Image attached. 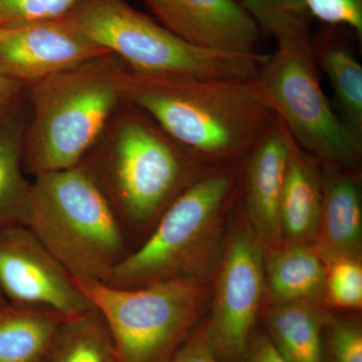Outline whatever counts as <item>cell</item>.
<instances>
[{"label": "cell", "mask_w": 362, "mask_h": 362, "mask_svg": "<svg viewBox=\"0 0 362 362\" xmlns=\"http://www.w3.org/2000/svg\"><path fill=\"white\" fill-rule=\"evenodd\" d=\"M78 166L101 190L128 239L141 242L176 197L211 168L125 99Z\"/></svg>", "instance_id": "obj_2"}, {"label": "cell", "mask_w": 362, "mask_h": 362, "mask_svg": "<svg viewBox=\"0 0 362 362\" xmlns=\"http://www.w3.org/2000/svg\"><path fill=\"white\" fill-rule=\"evenodd\" d=\"M125 64L111 52L25 88L30 117L23 138L26 175L76 168L124 100Z\"/></svg>", "instance_id": "obj_3"}, {"label": "cell", "mask_w": 362, "mask_h": 362, "mask_svg": "<svg viewBox=\"0 0 362 362\" xmlns=\"http://www.w3.org/2000/svg\"><path fill=\"white\" fill-rule=\"evenodd\" d=\"M158 23L188 44L211 51L258 52L259 30L235 0H143Z\"/></svg>", "instance_id": "obj_12"}, {"label": "cell", "mask_w": 362, "mask_h": 362, "mask_svg": "<svg viewBox=\"0 0 362 362\" xmlns=\"http://www.w3.org/2000/svg\"><path fill=\"white\" fill-rule=\"evenodd\" d=\"M81 1L82 0H0V28L62 18Z\"/></svg>", "instance_id": "obj_24"}, {"label": "cell", "mask_w": 362, "mask_h": 362, "mask_svg": "<svg viewBox=\"0 0 362 362\" xmlns=\"http://www.w3.org/2000/svg\"><path fill=\"white\" fill-rule=\"evenodd\" d=\"M329 317L321 303L272 304L265 313L267 337L287 362H324L322 338Z\"/></svg>", "instance_id": "obj_18"}, {"label": "cell", "mask_w": 362, "mask_h": 362, "mask_svg": "<svg viewBox=\"0 0 362 362\" xmlns=\"http://www.w3.org/2000/svg\"><path fill=\"white\" fill-rule=\"evenodd\" d=\"M4 300H6V299H4V298L2 297V295L0 294V301H4Z\"/></svg>", "instance_id": "obj_31"}, {"label": "cell", "mask_w": 362, "mask_h": 362, "mask_svg": "<svg viewBox=\"0 0 362 362\" xmlns=\"http://www.w3.org/2000/svg\"><path fill=\"white\" fill-rule=\"evenodd\" d=\"M108 362H117L116 359H115V357H114V354H113V356H111V358L109 359Z\"/></svg>", "instance_id": "obj_30"}, {"label": "cell", "mask_w": 362, "mask_h": 362, "mask_svg": "<svg viewBox=\"0 0 362 362\" xmlns=\"http://www.w3.org/2000/svg\"><path fill=\"white\" fill-rule=\"evenodd\" d=\"M291 145V135L276 118L239 165L246 216L266 252L283 244L280 206Z\"/></svg>", "instance_id": "obj_13"}, {"label": "cell", "mask_w": 362, "mask_h": 362, "mask_svg": "<svg viewBox=\"0 0 362 362\" xmlns=\"http://www.w3.org/2000/svg\"><path fill=\"white\" fill-rule=\"evenodd\" d=\"M258 25L261 32L275 40L310 33L304 0H235Z\"/></svg>", "instance_id": "obj_22"}, {"label": "cell", "mask_w": 362, "mask_h": 362, "mask_svg": "<svg viewBox=\"0 0 362 362\" xmlns=\"http://www.w3.org/2000/svg\"><path fill=\"white\" fill-rule=\"evenodd\" d=\"M169 362H220L207 340L204 325L192 331Z\"/></svg>", "instance_id": "obj_28"}, {"label": "cell", "mask_w": 362, "mask_h": 362, "mask_svg": "<svg viewBox=\"0 0 362 362\" xmlns=\"http://www.w3.org/2000/svg\"><path fill=\"white\" fill-rule=\"evenodd\" d=\"M25 88L0 74V130L25 106Z\"/></svg>", "instance_id": "obj_27"}, {"label": "cell", "mask_w": 362, "mask_h": 362, "mask_svg": "<svg viewBox=\"0 0 362 362\" xmlns=\"http://www.w3.org/2000/svg\"><path fill=\"white\" fill-rule=\"evenodd\" d=\"M325 328L332 362H362V330L358 323L330 315Z\"/></svg>", "instance_id": "obj_26"}, {"label": "cell", "mask_w": 362, "mask_h": 362, "mask_svg": "<svg viewBox=\"0 0 362 362\" xmlns=\"http://www.w3.org/2000/svg\"><path fill=\"white\" fill-rule=\"evenodd\" d=\"M269 303H322L326 268L314 245L286 244L265 254Z\"/></svg>", "instance_id": "obj_16"}, {"label": "cell", "mask_w": 362, "mask_h": 362, "mask_svg": "<svg viewBox=\"0 0 362 362\" xmlns=\"http://www.w3.org/2000/svg\"><path fill=\"white\" fill-rule=\"evenodd\" d=\"M309 16L326 26L344 28L362 40V0H304Z\"/></svg>", "instance_id": "obj_25"}, {"label": "cell", "mask_w": 362, "mask_h": 362, "mask_svg": "<svg viewBox=\"0 0 362 362\" xmlns=\"http://www.w3.org/2000/svg\"><path fill=\"white\" fill-rule=\"evenodd\" d=\"M322 207L321 162L293 140L280 206L281 235L286 244L313 245Z\"/></svg>", "instance_id": "obj_15"}, {"label": "cell", "mask_w": 362, "mask_h": 362, "mask_svg": "<svg viewBox=\"0 0 362 362\" xmlns=\"http://www.w3.org/2000/svg\"><path fill=\"white\" fill-rule=\"evenodd\" d=\"M240 192L239 165L207 168L104 283L138 288L175 279L206 280L223 250L226 214Z\"/></svg>", "instance_id": "obj_4"}, {"label": "cell", "mask_w": 362, "mask_h": 362, "mask_svg": "<svg viewBox=\"0 0 362 362\" xmlns=\"http://www.w3.org/2000/svg\"><path fill=\"white\" fill-rule=\"evenodd\" d=\"M322 259L326 268L323 301L339 309L357 310L361 308V257L333 256Z\"/></svg>", "instance_id": "obj_23"}, {"label": "cell", "mask_w": 362, "mask_h": 362, "mask_svg": "<svg viewBox=\"0 0 362 362\" xmlns=\"http://www.w3.org/2000/svg\"><path fill=\"white\" fill-rule=\"evenodd\" d=\"M223 247L209 321L204 326L214 354L226 361L247 358L265 297V249L249 220L242 218Z\"/></svg>", "instance_id": "obj_9"}, {"label": "cell", "mask_w": 362, "mask_h": 362, "mask_svg": "<svg viewBox=\"0 0 362 362\" xmlns=\"http://www.w3.org/2000/svg\"><path fill=\"white\" fill-rule=\"evenodd\" d=\"M68 316L0 301V362H42Z\"/></svg>", "instance_id": "obj_19"}, {"label": "cell", "mask_w": 362, "mask_h": 362, "mask_svg": "<svg viewBox=\"0 0 362 362\" xmlns=\"http://www.w3.org/2000/svg\"><path fill=\"white\" fill-rule=\"evenodd\" d=\"M107 52L65 16L0 28V74L25 88Z\"/></svg>", "instance_id": "obj_11"}, {"label": "cell", "mask_w": 362, "mask_h": 362, "mask_svg": "<svg viewBox=\"0 0 362 362\" xmlns=\"http://www.w3.org/2000/svg\"><path fill=\"white\" fill-rule=\"evenodd\" d=\"M0 294L9 303L68 317L93 309L70 274L25 226L0 230Z\"/></svg>", "instance_id": "obj_10"}, {"label": "cell", "mask_w": 362, "mask_h": 362, "mask_svg": "<svg viewBox=\"0 0 362 362\" xmlns=\"http://www.w3.org/2000/svg\"><path fill=\"white\" fill-rule=\"evenodd\" d=\"M123 98L209 166L240 165L275 122L256 78L145 73L125 66Z\"/></svg>", "instance_id": "obj_1"}, {"label": "cell", "mask_w": 362, "mask_h": 362, "mask_svg": "<svg viewBox=\"0 0 362 362\" xmlns=\"http://www.w3.org/2000/svg\"><path fill=\"white\" fill-rule=\"evenodd\" d=\"M25 106L0 130V230L25 226L32 182L23 166Z\"/></svg>", "instance_id": "obj_20"}, {"label": "cell", "mask_w": 362, "mask_h": 362, "mask_svg": "<svg viewBox=\"0 0 362 362\" xmlns=\"http://www.w3.org/2000/svg\"><path fill=\"white\" fill-rule=\"evenodd\" d=\"M25 226L76 279L105 282L132 251L110 204L78 165L35 176Z\"/></svg>", "instance_id": "obj_5"}, {"label": "cell", "mask_w": 362, "mask_h": 362, "mask_svg": "<svg viewBox=\"0 0 362 362\" xmlns=\"http://www.w3.org/2000/svg\"><path fill=\"white\" fill-rule=\"evenodd\" d=\"M322 207L314 247L321 258L361 257L362 194L357 169L321 163Z\"/></svg>", "instance_id": "obj_14"}, {"label": "cell", "mask_w": 362, "mask_h": 362, "mask_svg": "<svg viewBox=\"0 0 362 362\" xmlns=\"http://www.w3.org/2000/svg\"><path fill=\"white\" fill-rule=\"evenodd\" d=\"M93 44L132 70L199 78H255L269 54H233L188 44L127 0H82L65 16Z\"/></svg>", "instance_id": "obj_6"}, {"label": "cell", "mask_w": 362, "mask_h": 362, "mask_svg": "<svg viewBox=\"0 0 362 362\" xmlns=\"http://www.w3.org/2000/svg\"><path fill=\"white\" fill-rule=\"evenodd\" d=\"M310 33L276 40L256 82L300 148L321 163L358 168L362 142L347 129L324 94Z\"/></svg>", "instance_id": "obj_8"}, {"label": "cell", "mask_w": 362, "mask_h": 362, "mask_svg": "<svg viewBox=\"0 0 362 362\" xmlns=\"http://www.w3.org/2000/svg\"><path fill=\"white\" fill-rule=\"evenodd\" d=\"M112 356L110 333L93 308L66 319L42 362H108Z\"/></svg>", "instance_id": "obj_21"}, {"label": "cell", "mask_w": 362, "mask_h": 362, "mask_svg": "<svg viewBox=\"0 0 362 362\" xmlns=\"http://www.w3.org/2000/svg\"><path fill=\"white\" fill-rule=\"evenodd\" d=\"M340 28L326 26L312 37V51L319 70L327 76L337 115L362 142V66Z\"/></svg>", "instance_id": "obj_17"}, {"label": "cell", "mask_w": 362, "mask_h": 362, "mask_svg": "<svg viewBox=\"0 0 362 362\" xmlns=\"http://www.w3.org/2000/svg\"><path fill=\"white\" fill-rule=\"evenodd\" d=\"M73 279L106 324L117 362L170 361L194 330L209 298L206 280L116 288Z\"/></svg>", "instance_id": "obj_7"}, {"label": "cell", "mask_w": 362, "mask_h": 362, "mask_svg": "<svg viewBox=\"0 0 362 362\" xmlns=\"http://www.w3.org/2000/svg\"><path fill=\"white\" fill-rule=\"evenodd\" d=\"M247 362H287L264 333L252 334L247 350Z\"/></svg>", "instance_id": "obj_29"}]
</instances>
